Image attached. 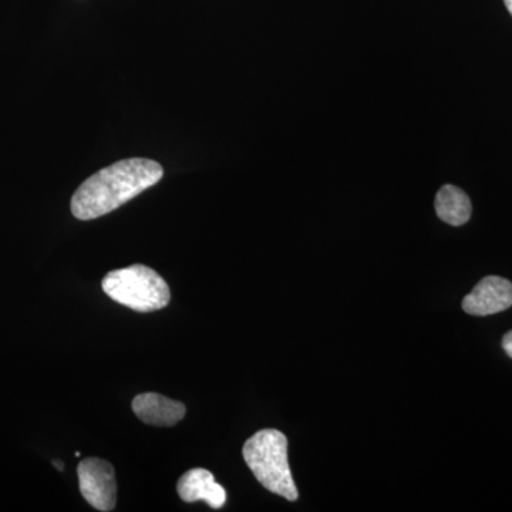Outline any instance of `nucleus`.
<instances>
[{"instance_id": "1", "label": "nucleus", "mask_w": 512, "mask_h": 512, "mask_svg": "<svg viewBox=\"0 0 512 512\" xmlns=\"http://www.w3.org/2000/svg\"><path fill=\"white\" fill-rule=\"evenodd\" d=\"M160 164L147 158H128L87 178L72 198V212L80 221L96 220L116 211L163 178Z\"/></svg>"}, {"instance_id": "2", "label": "nucleus", "mask_w": 512, "mask_h": 512, "mask_svg": "<svg viewBox=\"0 0 512 512\" xmlns=\"http://www.w3.org/2000/svg\"><path fill=\"white\" fill-rule=\"evenodd\" d=\"M242 456L266 490L288 501L298 500V488L288 463V439L284 433L275 429L258 431L245 443Z\"/></svg>"}, {"instance_id": "3", "label": "nucleus", "mask_w": 512, "mask_h": 512, "mask_svg": "<svg viewBox=\"0 0 512 512\" xmlns=\"http://www.w3.org/2000/svg\"><path fill=\"white\" fill-rule=\"evenodd\" d=\"M103 291L114 302L133 311H160L171 301L170 286L163 276L146 265H131L104 276Z\"/></svg>"}, {"instance_id": "4", "label": "nucleus", "mask_w": 512, "mask_h": 512, "mask_svg": "<svg viewBox=\"0 0 512 512\" xmlns=\"http://www.w3.org/2000/svg\"><path fill=\"white\" fill-rule=\"evenodd\" d=\"M80 491L96 510L109 512L116 507L117 484L114 467L101 458H84L77 467Z\"/></svg>"}, {"instance_id": "5", "label": "nucleus", "mask_w": 512, "mask_h": 512, "mask_svg": "<svg viewBox=\"0 0 512 512\" xmlns=\"http://www.w3.org/2000/svg\"><path fill=\"white\" fill-rule=\"evenodd\" d=\"M512 306V284L500 276H485L463 301L464 312L473 316L495 315Z\"/></svg>"}, {"instance_id": "6", "label": "nucleus", "mask_w": 512, "mask_h": 512, "mask_svg": "<svg viewBox=\"0 0 512 512\" xmlns=\"http://www.w3.org/2000/svg\"><path fill=\"white\" fill-rule=\"evenodd\" d=\"M178 495L185 503L205 501L211 508L224 507L227 503V491L215 481L211 471L204 468H192L178 480Z\"/></svg>"}, {"instance_id": "7", "label": "nucleus", "mask_w": 512, "mask_h": 512, "mask_svg": "<svg viewBox=\"0 0 512 512\" xmlns=\"http://www.w3.org/2000/svg\"><path fill=\"white\" fill-rule=\"evenodd\" d=\"M131 406L138 419L157 427L175 426L187 413L183 403L158 393L138 394Z\"/></svg>"}, {"instance_id": "8", "label": "nucleus", "mask_w": 512, "mask_h": 512, "mask_svg": "<svg viewBox=\"0 0 512 512\" xmlns=\"http://www.w3.org/2000/svg\"><path fill=\"white\" fill-rule=\"evenodd\" d=\"M471 211L473 207L470 198L456 185H444L437 192L436 212L441 221L453 227H460L470 220Z\"/></svg>"}, {"instance_id": "9", "label": "nucleus", "mask_w": 512, "mask_h": 512, "mask_svg": "<svg viewBox=\"0 0 512 512\" xmlns=\"http://www.w3.org/2000/svg\"><path fill=\"white\" fill-rule=\"evenodd\" d=\"M503 348L505 350V353H507L508 356L512 359V330L507 333V335L504 336L503 339Z\"/></svg>"}, {"instance_id": "10", "label": "nucleus", "mask_w": 512, "mask_h": 512, "mask_svg": "<svg viewBox=\"0 0 512 512\" xmlns=\"http://www.w3.org/2000/svg\"><path fill=\"white\" fill-rule=\"evenodd\" d=\"M505 6H507L508 12L511 13L512 16V0H504Z\"/></svg>"}, {"instance_id": "11", "label": "nucleus", "mask_w": 512, "mask_h": 512, "mask_svg": "<svg viewBox=\"0 0 512 512\" xmlns=\"http://www.w3.org/2000/svg\"><path fill=\"white\" fill-rule=\"evenodd\" d=\"M53 466L59 468L60 471L64 468L63 463H60V461H53Z\"/></svg>"}]
</instances>
